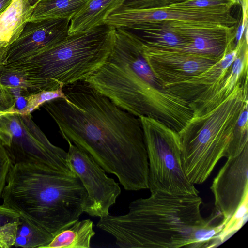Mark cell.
I'll return each instance as SVG.
<instances>
[{"label":"cell","instance_id":"6da1fadb","mask_svg":"<svg viewBox=\"0 0 248 248\" xmlns=\"http://www.w3.org/2000/svg\"><path fill=\"white\" fill-rule=\"evenodd\" d=\"M63 90L64 98L43 104L62 138L115 175L125 190L148 189V160L140 118L85 81Z\"/></svg>","mask_w":248,"mask_h":248},{"label":"cell","instance_id":"7a4b0ae2","mask_svg":"<svg viewBox=\"0 0 248 248\" xmlns=\"http://www.w3.org/2000/svg\"><path fill=\"white\" fill-rule=\"evenodd\" d=\"M202 203L198 195L155 192L131 202L125 214L100 217L97 227L122 248L205 247L218 239L224 225L204 219Z\"/></svg>","mask_w":248,"mask_h":248},{"label":"cell","instance_id":"3957f363","mask_svg":"<svg viewBox=\"0 0 248 248\" xmlns=\"http://www.w3.org/2000/svg\"><path fill=\"white\" fill-rule=\"evenodd\" d=\"M2 205L53 237L79 220L87 194L78 176L40 163L12 164Z\"/></svg>","mask_w":248,"mask_h":248},{"label":"cell","instance_id":"277c9868","mask_svg":"<svg viewBox=\"0 0 248 248\" xmlns=\"http://www.w3.org/2000/svg\"><path fill=\"white\" fill-rule=\"evenodd\" d=\"M115 28L106 24L69 35L55 45L1 67L23 75L38 90L84 81L103 66L113 50Z\"/></svg>","mask_w":248,"mask_h":248},{"label":"cell","instance_id":"5b68a950","mask_svg":"<svg viewBox=\"0 0 248 248\" xmlns=\"http://www.w3.org/2000/svg\"><path fill=\"white\" fill-rule=\"evenodd\" d=\"M247 101V77L217 106L193 114L178 132L182 167L191 183L202 184L221 158L234 157L241 153L234 144L233 134Z\"/></svg>","mask_w":248,"mask_h":248},{"label":"cell","instance_id":"8992f818","mask_svg":"<svg viewBox=\"0 0 248 248\" xmlns=\"http://www.w3.org/2000/svg\"><path fill=\"white\" fill-rule=\"evenodd\" d=\"M84 81L124 110L156 120L178 132L193 116L189 103L150 83L114 47L105 64Z\"/></svg>","mask_w":248,"mask_h":248},{"label":"cell","instance_id":"52a82bcc","mask_svg":"<svg viewBox=\"0 0 248 248\" xmlns=\"http://www.w3.org/2000/svg\"><path fill=\"white\" fill-rule=\"evenodd\" d=\"M139 118L147 153L151 193L198 195V190L188 181L183 169L178 132L150 117Z\"/></svg>","mask_w":248,"mask_h":248},{"label":"cell","instance_id":"ba28073f","mask_svg":"<svg viewBox=\"0 0 248 248\" xmlns=\"http://www.w3.org/2000/svg\"><path fill=\"white\" fill-rule=\"evenodd\" d=\"M29 126L23 117L12 114L0 117V140L12 164L40 163L68 174H74L67 152L52 144L35 124Z\"/></svg>","mask_w":248,"mask_h":248},{"label":"cell","instance_id":"9c48e42d","mask_svg":"<svg viewBox=\"0 0 248 248\" xmlns=\"http://www.w3.org/2000/svg\"><path fill=\"white\" fill-rule=\"evenodd\" d=\"M231 10L226 8L192 9L170 5L143 9L119 7L108 16L105 24L115 28L127 29L133 25L146 22L176 21L205 26L231 27L237 24V20L231 15Z\"/></svg>","mask_w":248,"mask_h":248},{"label":"cell","instance_id":"30bf717a","mask_svg":"<svg viewBox=\"0 0 248 248\" xmlns=\"http://www.w3.org/2000/svg\"><path fill=\"white\" fill-rule=\"evenodd\" d=\"M67 161L87 194L84 212L102 217L108 214L121 192L118 183L107 176L105 170L87 153L70 141Z\"/></svg>","mask_w":248,"mask_h":248},{"label":"cell","instance_id":"8fae6325","mask_svg":"<svg viewBox=\"0 0 248 248\" xmlns=\"http://www.w3.org/2000/svg\"><path fill=\"white\" fill-rule=\"evenodd\" d=\"M143 54L163 87L198 75L222 58L176 47L149 45L144 41Z\"/></svg>","mask_w":248,"mask_h":248},{"label":"cell","instance_id":"7c38bea8","mask_svg":"<svg viewBox=\"0 0 248 248\" xmlns=\"http://www.w3.org/2000/svg\"><path fill=\"white\" fill-rule=\"evenodd\" d=\"M216 210L224 226L248 198V145L237 156L227 159L210 187Z\"/></svg>","mask_w":248,"mask_h":248},{"label":"cell","instance_id":"4fadbf2b","mask_svg":"<svg viewBox=\"0 0 248 248\" xmlns=\"http://www.w3.org/2000/svg\"><path fill=\"white\" fill-rule=\"evenodd\" d=\"M241 44V40L233 50L201 74L182 81L166 84L163 88L189 103L194 110L200 108L220 89Z\"/></svg>","mask_w":248,"mask_h":248},{"label":"cell","instance_id":"5bb4252c","mask_svg":"<svg viewBox=\"0 0 248 248\" xmlns=\"http://www.w3.org/2000/svg\"><path fill=\"white\" fill-rule=\"evenodd\" d=\"M164 21L186 42L188 46L184 50L221 58L236 46V25L231 27L205 26L176 21Z\"/></svg>","mask_w":248,"mask_h":248},{"label":"cell","instance_id":"9a60e30c","mask_svg":"<svg viewBox=\"0 0 248 248\" xmlns=\"http://www.w3.org/2000/svg\"><path fill=\"white\" fill-rule=\"evenodd\" d=\"M70 22L65 18L28 21L9 46L3 62L27 57L62 41L69 35Z\"/></svg>","mask_w":248,"mask_h":248},{"label":"cell","instance_id":"2e32d148","mask_svg":"<svg viewBox=\"0 0 248 248\" xmlns=\"http://www.w3.org/2000/svg\"><path fill=\"white\" fill-rule=\"evenodd\" d=\"M121 3L122 0H89L71 19L69 35L105 24L108 16L119 7Z\"/></svg>","mask_w":248,"mask_h":248},{"label":"cell","instance_id":"e0dca14e","mask_svg":"<svg viewBox=\"0 0 248 248\" xmlns=\"http://www.w3.org/2000/svg\"><path fill=\"white\" fill-rule=\"evenodd\" d=\"M27 0H14L0 15V45L10 46L19 37L33 10Z\"/></svg>","mask_w":248,"mask_h":248},{"label":"cell","instance_id":"ac0fdd59","mask_svg":"<svg viewBox=\"0 0 248 248\" xmlns=\"http://www.w3.org/2000/svg\"><path fill=\"white\" fill-rule=\"evenodd\" d=\"M95 234L92 220H78L57 233L44 248H89Z\"/></svg>","mask_w":248,"mask_h":248},{"label":"cell","instance_id":"d6986e66","mask_svg":"<svg viewBox=\"0 0 248 248\" xmlns=\"http://www.w3.org/2000/svg\"><path fill=\"white\" fill-rule=\"evenodd\" d=\"M126 29L141 32V37L149 45L176 47L182 50H185L188 46L186 42L164 21L136 24Z\"/></svg>","mask_w":248,"mask_h":248},{"label":"cell","instance_id":"ffe728a7","mask_svg":"<svg viewBox=\"0 0 248 248\" xmlns=\"http://www.w3.org/2000/svg\"><path fill=\"white\" fill-rule=\"evenodd\" d=\"M89 0H40L33 7L29 21L71 19Z\"/></svg>","mask_w":248,"mask_h":248},{"label":"cell","instance_id":"44dd1931","mask_svg":"<svg viewBox=\"0 0 248 248\" xmlns=\"http://www.w3.org/2000/svg\"><path fill=\"white\" fill-rule=\"evenodd\" d=\"M14 246L24 248H44L53 236L28 222L20 215Z\"/></svg>","mask_w":248,"mask_h":248},{"label":"cell","instance_id":"7402d4cb","mask_svg":"<svg viewBox=\"0 0 248 248\" xmlns=\"http://www.w3.org/2000/svg\"><path fill=\"white\" fill-rule=\"evenodd\" d=\"M20 214L15 210L0 205V247L8 248L14 246Z\"/></svg>","mask_w":248,"mask_h":248},{"label":"cell","instance_id":"603a6c76","mask_svg":"<svg viewBox=\"0 0 248 248\" xmlns=\"http://www.w3.org/2000/svg\"><path fill=\"white\" fill-rule=\"evenodd\" d=\"M63 87L56 89L44 90L31 93L25 96L27 104L22 109H18V114L21 115H29L35 109L45 103L60 98H65Z\"/></svg>","mask_w":248,"mask_h":248},{"label":"cell","instance_id":"cb8c5ba5","mask_svg":"<svg viewBox=\"0 0 248 248\" xmlns=\"http://www.w3.org/2000/svg\"><path fill=\"white\" fill-rule=\"evenodd\" d=\"M240 4V0H186L170 5L183 8L201 9L211 8L231 9Z\"/></svg>","mask_w":248,"mask_h":248},{"label":"cell","instance_id":"d4e9b609","mask_svg":"<svg viewBox=\"0 0 248 248\" xmlns=\"http://www.w3.org/2000/svg\"><path fill=\"white\" fill-rule=\"evenodd\" d=\"M172 3V0H122L120 7L143 9L165 7Z\"/></svg>","mask_w":248,"mask_h":248},{"label":"cell","instance_id":"484cf974","mask_svg":"<svg viewBox=\"0 0 248 248\" xmlns=\"http://www.w3.org/2000/svg\"><path fill=\"white\" fill-rule=\"evenodd\" d=\"M12 165L7 150L0 140V197L6 185L7 177Z\"/></svg>","mask_w":248,"mask_h":248},{"label":"cell","instance_id":"4316f807","mask_svg":"<svg viewBox=\"0 0 248 248\" xmlns=\"http://www.w3.org/2000/svg\"><path fill=\"white\" fill-rule=\"evenodd\" d=\"M12 114H18V109L15 108V106H12L3 110H0V117Z\"/></svg>","mask_w":248,"mask_h":248},{"label":"cell","instance_id":"83f0119b","mask_svg":"<svg viewBox=\"0 0 248 248\" xmlns=\"http://www.w3.org/2000/svg\"><path fill=\"white\" fill-rule=\"evenodd\" d=\"M9 46L6 44L0 45V66L6 57Z\"/></svg>","mask_w":248,"mask_h":248},{"label":"cell","instance_id":"f1b7e54d","mask_svg":"<svg viewBox=\"0 0 248 248\" xmlns=\"http://www.w3.org/2000/svg\"><path fill=\"white\" fill-rule=\"evenodd\" d=\"M14 0H0V15L10 5Z\"/></svg>","mask_w":248,"mask_h":248},{"label":"cell","instance_id":"f546056e","mask_svg":"<svg viewBox=\"0 0 248 248\" xmlns=\"http://www.w3.org/2000/svg\"><path fill=\"white\" fill-rule=\"evenodd\" d=\"M28 2L32 6H34L35 4L40 0H27Z\"/></svg>","mask_w":248,"mask_h":248},{"label":"cell","instance_id":"4dcf8cb0","mask_svg":"<svg viewBox=\"0 0 248 248\" xmlns=\"http://www.w3.org/2000/svg\"><path fill=\"white\" fill-rule=\"evenodd\" d=\"M184 0H172V2H173L172 3L179 2L180 1H184Z\"/></svg>","mask_w":248,"mask_h":248},{"label":"cell","instance_id":"1f68e13d","mask_svg":"<svg viewBox=\"0 0 248 248\" xmlns=\"http://www.w3.org/2000/svg\"></svg>","mask_w":248,"mask_h":248}]
</instances>
